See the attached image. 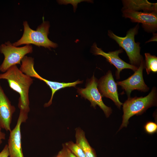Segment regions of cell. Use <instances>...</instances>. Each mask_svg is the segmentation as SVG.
I'll return each mask as SVG.
<instances>
[{
	"mask_svg": "<svg viewBox=\"0 0 157 157\" xmlns=\"http://www.w3.org/2000/svg\"><path fill=\"white\" fill-rule=\"evenodd\" d=\"M98 86L102 97L110 98L120 108L123 104L119 100L117 84L114 79L111 71H109L100 79L98 81Z\"/></svg>",
	"mask_w": 157,
	"mask_h": 157,
	"instance_id": "30bf717a",
	"label": "cell"
},
{
	"mask_svg": "<svg viewBox=\"0 0 157 157\" xmlns=\"http://www.w3.org/2000/svg\"><path fill=\"white\" fill-rule=\"evenodd\" d=\"M92 50L94 54L103 56L110 64L113 65L116 67L117 71L116 76L117 79L119 78L120 73L123 69H129L135 72L138 68L125 62L119 58V54L123 52L122 49L107 53L104 52L101 49L98 48L95 43L92 47Z\"/></svg>",
	"mask_w": 157,
	"mask_h": 157,
	"instance_id": "8fae6325",
	"label": "cell"
},
{
	"mask_svg": "<svg viewBox=\"0 0 157 157\" xmlns=\"http://www.w3.org/2000/svg\"><path fill=\"white\" fill-rule=\"evenodd\" d=\"M76 143L83 150L85 157H97L95 151L90 145L87 140L84 132L80 128L75 129Z\"/></svg>",
	"mask_w": 157,
	"mask_h": 157,
	"instance_id": "9a60e30c",
	"label": "cell"
},
{
	"mask_svg": "<svg viewBox=\"0 0 157 157\" xmlns=\"http://www.w3.org/2000/svg\"><path fill=\"white\" fill-rule=\"evenodd\" d=\"M23 25V34L19 40L12 44L13 46L17 47L24 44H33L49 49L58 47L57 44L50 40L48 38L50 26L49 22L43 21L36 30L31 29L26 21L24 22Z\"/></svg>",
	"mask_w": 157,
	"mask_h": 157,
	"instance_id": "7a4b0ae2",
	"label": "cell"
},
{
	"mask_svg": "<svg viewBox=\"0 0 157 157\" xmlns=\"http://www.w3.org/2000/svg\"><path fill=\"white\" fill-rule=\"evenodd\" d=\"M33 51L31 44L17 47L13 46L9 41L2 44L0 46V52L3 54L4 58L0 65V71L4 73L13 65H21V62L26 55L32 53Z\"/></svg>",
	"mask_w": 157,
	"mask_h": 157,
	"instance_id": "5b68a950",
	"label": "cell"
},
{
	"mask_svg": "<svg viewBox=\"0 0 157 157\" xmlns=\"http://www.w3.org/2000/svg\"><path fill=\"white\" fill-rule=\"evenodd\" d=\"M65 144L77 157H85L83 150L76 143L71 141L66 142Z\"/></svg>",
	"mask_w": 157,
	"mask_h": 157,
	"instance_id": "e0dca14e",
	"label": "cell"
},
{
	"mask_svg": "<svg viewBox=\"0 0 157 157\" xmlns=\"http://www.w3.org/2000/svg\"><path fill=\"white\" fill-rule=\"evenodd\" d=\"M145 67L147 74L150 72H157V57L149 53H145Z\"/></svg>",
	"mask_w": 157,
	"mask_h": 157,
	"instance_id": "2e32d148",
	"label": "cell"
},
{
	"mask_svg": "<svg viewBox=\"0 0 157 157\" xmlns=\"http://www.w3.org/2000/svg\"><path fill=\"white\" fill-rule=\"evenodd\" d=\"M156 104L157 92L154 88L147 95L144 97H128L123 104L122 121L119 131L127 126L131 117L135 115H142L148 108Z\"/></svg>",
	"mask_w": 157,
	"mask_h": 157,
	"instance_id": "3957f363",
	"label": "cell"
},
{
	"mask_svg": "<svg viewBox=\"0 0 157 157\" xmlns=\"http://www.w3.org/2000/svg\"><path fill=\"white\" fill-rule=\"evenodd\" d=\"M6 134L1 131V129H0V145L2 143L3 140L6 139Z\"/></svg>",
	"mask_w": 157,
	"mask_h": 157,
	"instance_id": "7402d4cb",
	"label": "cell"
},
{
	"mask_svg": "<svg viewBox=\"0 0 157 157\" xmlns=\"http://www.w3.org/2000/svg\"><path fill=\"white\" fill-rule=\"evenodd\" d=\"M28 113L20 110L16 125L10 132L7 144L10 157H24L21 145V126L27 119Z\"/></svg>",
	"mask_w": 157,
	"mask_h": 157,
	"instance_id": "ba28073f",
	"label": "cell"
},
{
	"mask_svg": "<svg viewBox=\"0 0 157 157\" xmlns=\"http://www.w3.org/2000/svg\"><path fill=\"white\" fill-rule=\"evenodd\" d=\"M97 86L98 81L94 74L88 79L85 88H78L77 92L82 97L90 101L91 106L95 108L96 106H98L103 111L106 117H108L112 113V110L104 103Z\"/></svg>",
	"mask_w": 157,
	"mask_h": 157,
	"instance_id": "52a82bcc",
	"label": "cell"
},
{
	"mask_svg": "<svg viewBox=\"0 0 157 157\" xmlns=\"http://www.w3.org/2000/svg\"><path fill=\"white\" fill-rule=\"evenodd\" d=\"M63 148L56 157H77L65 145L62 144Z\"/></svg>",
	"mask_w": 157,
	"mask_h": 157,
	"instance_id": "d6986e66",
	"label": "cell"
},
{
	"mask_svg": "<svg viewBox=\"0 0 157 157\" xmlns=\"http://www.w3.org/2000/svg\"><path fill=\"white\" fill-rule=\"evenodd\" d=\"M124 10L134 11L142 9L147 12H157V4L147 0H125L123 1Z\"/></svg>",
	"mask_w": 157,
	"mask_h": 157,
	"instance_id": "5bb4252c",
	"label": "cell"
},
{
	"mask_svg": "<svg viewBox=\"0 0 157 157\" xmlns=\"http://www.w3.org/2000/svg\"><path fill=\"white\" fill-rule=\"evenodd\" d=\"M90 1L88 0H59L58 2L60 4H67L71 3L72 4L74 7V10L75 11L77 5L78 3L83 1Z\"/></svg>",
	"mask_w": 157,
	"mask_h": 157,
	"instance_id": "ffe728a7",
	"label": "cell"
},
{
	"mask_svg": "<svg viewBox=\"0 0 157 157\" xmlns=\"http://www.w3.org/2000/svg\"><path fill=\"white\" fill-rule=\"evenodd\" d=\"M156 12L143 13L129 10H124L123 16L130 18L132 22L140 23L143 27L149 31L156 30L157 26Z\"/></svg>",
	"mask_w": 157,
	"mask_h": 157,
	"instance_id": "4fadbf2b",
	"label": "cell"
},
{
	"mask_svg": "<svg viewBox=\"0 0 157 157\" xmlns=\"http://www.w3.org/2000/svg\"><path fill=\"white\" fill-rule=\"evenodd\" d=\"M144 127L145 132L148 134L152 135L157 132V124L155 122L151 121L147 122Z\"/></svg>",
	"mask_w": 157,
	"mask_h": 157,
	"instance_id": "ac0fdd59",
	"label": "cell"
},
{
	"mask_svg": "<svg viewBox=\"0 0 157 157\" xmlns=\"http://www.w3.org/2000/svg\"><path fill=\"white\" fill-rule=\"evenodd\" d=\"M138 25L130 29L124 37H119L109 30L108 35L115 40L120 47L126 51L131 65L136 66L140 65L142 60L140 54V43L135 42L134 37L138 32Z\"/></svg>",
	"mask_w": 157,
	"mask_h": 157,
	"instance_id": "277c9868",
	"label": "cell"
},
{
	"mask_svg": "<svg viewBox=\"0 0 157 157\" xmlns=\"http://www.w3.org/2000/svg\"><path fill=\"white\" fill-rule=\"evenodd\" d=\"M144 65L142 60L137 69L132 75L125 80L117 82V85L121 86L125 90L128 97H130L131 92L134 90L145 92L149 89L143 79V70Z\"/></svg>",
	"mask_w": 157,
	"mask_h": 157,
	"instance_id": "9c48e42d",
	"label": "cell"
},
{
	"mask_svg": "<svg viewBox=\"0 0 157 157\" xmlns=\"http://www.w3.org/2000/svg\"><path fill=\"white\" fill-rule=\"evenodd\" d=\"M9 153L8 145L6 144L0 152V157H8Z\"/></svg>",
	"mask_w": 157,
	"mask_h": 157,
	"instance_id": "44dd1931",
	"label": "cell"
},
{
	"mask_svg": "<svg viewBox=\"0 0 157 157\" xmlns=\"http://www.w3.org/2000/svg\"><path fill=\"white\" fill-rule=\"evenodd\" d=\"M6 79L10 88L19 95L18 106L28 113L30 110L29 92L33 83L31 77L23 73L17 65L10 67L5 72L0 74V80Z\"/></svg>",
	"mask_w": 157,
	"mask_h": 157,
	"instance_id": "6da1fadb",
	"label": "cell"
},
{
	"mask_svg": "<svg viewBox=\"0 0 157 157\" xmlns=\"http://www.w3.org/2000/svg\"><path fill=\"white\" fill-rule=\"evenodd\" d=\"M22 64L19 69L24 73L31 77H33L44 82L51 89V95L49 101L44 104V107H47L52 103L53 95L58 90L67 87H75L78 84L82 83L83 81L77 80L72 83H60L52 81L45 79L40 76L35 71L34 68L33 58L25 56L21 61Z\"/></svg>",
	"mask_w": 157,
	"mask_h": 157,
	"instance_id": "8992f818",
	"label": "cell"
},
{
	"mask_svg": "<svg viewBox=\"0 0 157 157\" xmlns=\"http://www.w3.org/2000/svg\"><path fill=\"white\" fill-rule=\"evenodd\" d=\"M15 110V106L12 105L0 83V129L10 132L11 131L10 125Z\"/></svg>",
	"mask_w": 157,
	"mask_h": 157,
	"instance_id": "7c38bea8",
	"label": "cell"
}]
</instances>
